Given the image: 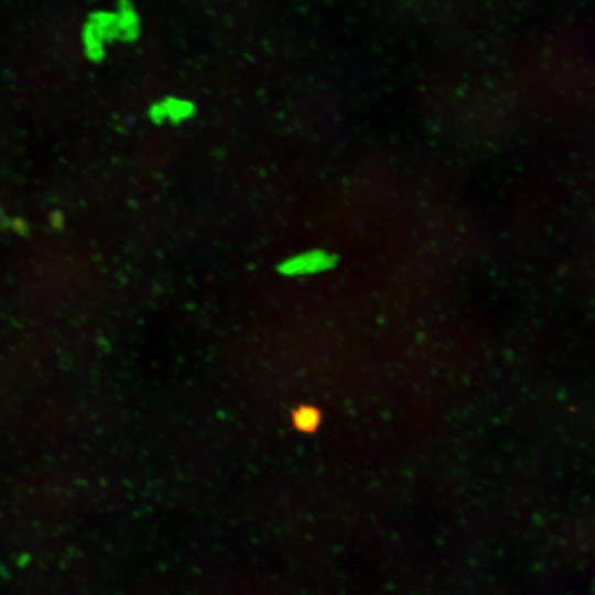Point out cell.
Listing matches in <instances>:
<instances>
[{"instance_id": "cell-1", "label": "cell", "mask_w": 595, "mask_h": 595, "mask_svg": "<svg viewBox=\"0 0 595 595\" xmlns=\"http://www.w3.org/2000/svg\"><path fill=\"white\" fill-rule=\"evenodd\" d=\"M292 421L296 429L312 432L320 423V413L313 407L304 405L293 412Z\"/></svg>"}]
</instances>
